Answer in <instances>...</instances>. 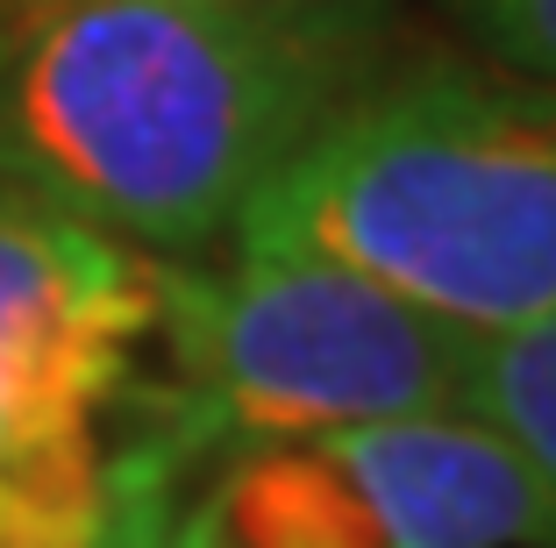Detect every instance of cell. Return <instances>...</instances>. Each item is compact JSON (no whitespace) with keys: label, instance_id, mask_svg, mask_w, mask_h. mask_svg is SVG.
Instances as JSON below:
<instances>
[{"label":"cell","instance_id":"obj_1","mask_svg":"<svg viewBox=\"0 0 556 548\" xmlns=\"http://www.w3.org/2000/svg\"><path fill=\"white\" fill-rule=\"evenodd\" d=\"M378 72L386 36L364 8L36 0L8 15L0 186L200 264Z\"/></svg>","mask_w":556,"mask_h":548},{"label":"cell","instance_id":"obj_2","mask_svg":"<svg viewBox=\"0 0 556 548\" xmlns=\"http://www.w3.org/2000/svg\"><path fill=\"white\" fill-rule=\"evenodd\" d=\"M222 250L314 257L464 328L556 314V86L428 58L378 72L243 207Z\"/></svg>","mask_w":556,"mask_h":548},{"label":"cell","instance_id":"obj_3","mask_svg":"<svg viewBox=\"0 0 556 548\" xmlns=\"http://www.w3.org/2000/svg\"><path fill=\"white\" fill-rule=\"evenodd\" d=\"M164 385L143 435L179 470L264 442L464 413L478 335L314 257L164 264Z\"/></svg>","mask_w":556,"mask_h":548},{"label":"cell","instance_id":"obj_4","mask_svg":"<svg viewBox=\"0 0 556 548\" xmlns=\"http://www.w3.org/2000/svg\"><path fill=\"white\" fill-rule=\"evenodd\" d=\"M157 271L164 257L0 186V513H108L100 420L157 342Z\"/></svg>","mask_w":556,"mask_h":548},{"label":"cell","instance_id":"obj_5","mask_svg":"<svg viewBox=\"0 0 556 548\" xmlns=\"http://www.w3.org/2000/svg\"><path fill=\"white\" fill-rule=\"evenodd\" d=\"M207 548H556V499L471 413L264 442L193 492Z\"/></svg>","mask_w":556,"mask_h":548},{"label":"cell","instance_id":"obj_6","mask_svg":"<svg viewBox=\"0 0 556 548\" xmlns=\"http://www.w3.org/2000/svg\"><path fill=\"white\" fill-rule=\"evenodd\" d=\"M464 413L485 420L556 499V314L514 335H478Z\"/></svg>","mask_w":556,"mask_h":548},{"label":"cell","instance_id":"obj_7","mask_svg":"<svg viewBox=\"0 0 556 548\" xmlns=\"http://www.w3.org/2000/svg\"><path fill=\"white\" fill-rule=\"evenodd\" d=\"M172 456L150 435H129L122 449H108V520H115V548H207V534L193 527V499Z\"/></svg>","mask_w":556,"mask_h":548},{"label":"cell","instance_id":"obj_8","mask_svg":"<svg viewBox=\"0 0 556 548\" xmlns=\"http://www.w3.org/2000/svg\"><path fill=\"white\" fill-rule=\"evenodd\" d=\"M457 15L514 79L556 86V0H457Z\"/></svg>","mask_w":556,"mask_h":548},{"label":"cell","instance_id":"obj_9","mask_svg":"<svg viewBox=\"0 0 556 548\" xmlns=\"http://www.w3.org/2000/svg\"><path fill=\"white\" fill-rule=\"evenodd\" d=\"M0 548H115V520H0Z\"/></svg>","mask_w":556,"mask_h":548},{"label":"cell","instance_id":"obj_10","mask_svg":"<svg viewBox=\"0 0 556 548\" xmlns=\"http://www.w3.org/2000/svg\"><path fill=\"white\" fill-rule=\"evenodd\" d=\"M264 8H364V0H264Z\"/></svg>","mask_w":556,"mask_h":548},{"label":"cell","instance_id":"obj_11","mask_svg":"<svg viewBox=\"0 0 556 548\" xmlns=\"http://www.w3.org/2000/svg\"><path fill=\"white\" fill-rule=\"evenodd\" d=\"M15 8H36V0H0V15H15Z\"/></svg>","mask_w":556,"mask_h":548},{"label":"cell","instance_id":"obj_12","mask_svg":"<svg viewBox=\"0 0 556 548\" xmlns=\"http://www.w3.org/2000/svg\"><path fill=\"white\" fill-rule=\"evenodd\" d=\"M0 65H8V15H0Z\"/></svg>","mask_w":556,"mask_h":548},{"label":"cell","instance_id":"obj_13","mask_svg":"<svg viewBox=\"0 0 556 548\" xmlns=\"http://www.w3.org/2000/svg\"><path fill=\"white\" fill-rule=\"evenodd\" d=\"M0 520H29V513H0Z\"/></svg>","mask_w":556,"mask_h":548}]
</instances>
